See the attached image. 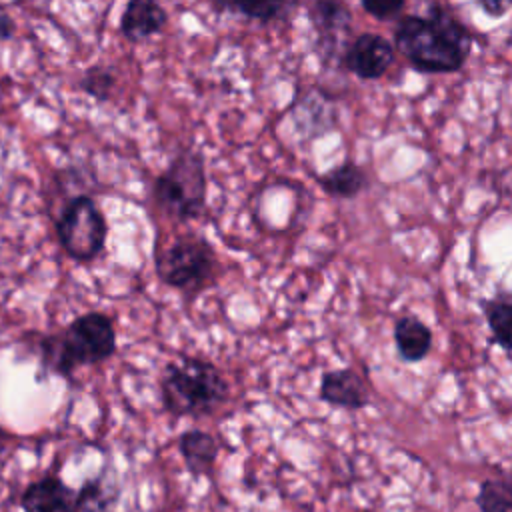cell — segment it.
I'll return each instance as SVG.
<instances>
[{"instance_id":"6da1fadb","label":"cell","mask_w":512,"mask_h":512,"mask_svg":"<svg viewBox=\"0 0 512 512\" xmlns=\"http://www.w3.org/2000/svg\"><path fill=\"white\" fill-rule=\"evenodd\" d=\"M394 44L420 72H456L464 66L472 36L444 6H430L428 16H404L394 30Z\"/></svg>"},{"instance_id":"7a4b0ae2","label":"cell","mask_w":512,"mask_h":512,"mask_svg":"<svg viewBox=\"0 0 512 512\" xmlns=\"http://www.w3.org/2000/svg\"><path fill=\"white\" fill-rule=\"evenodd\" d=\"M116 350L112 320L102 312H88L72 320L64 332L40 342V356L48 370L70 376L78 366L100 364Z\"/></svg>"},{"instance_id":"3957f363","label":"cell","mask_w":512,"mask_h":512,"mask_svg":"<svg viewBox=\"0 0 512 512\" xmlns=\"http://www.w3.org/2000/svg\"><path fill=\"white\" fill-rule=\"evenodd\" d=\"M162 404L172 416H208L228 398V382L202 358L182 356L170 362L160 382Z\"/></svg>"},{"instance_id":"277c9868","label":"cell","mask_w":512,"mask_h":512,"mask_svg":"<svg viewBox=\"0 0 512 512\" xmlns=\"http://www.w3.org/2000/svg\"><path fill=\"white\" fill-rule=\"evenodd\" d=\"M152 194L168 216L178 220L198 218L206 206L204 158L194 150L178 152L154 180Z\"/></svg>"},{"instance_id":"5b68a950","label":"cell","mask_w":512,"mask_h":512,"mask_svg":"<svg viewBox=\"0 0 512 512\" xmlns=\"http://www.w3.org/2000/svg\"><path fill=\"white\" fill-rule=\"evenodd\" d=\"M158 278L182 292L202 290L214 274L216 256L210 244L198 236H178L154 250Z\"/></svg>"},{"instance_id":"8992f818","label":"cell","mask_w":512,"mask_h":512,"mask_svg":"<svg viewBox=\"0 0 512 512\" xmlns=\"http://www.w3.org/2000/svg\"><path fill=\"white\" fill-rule=\"evenodd\" d=\"M56 232L72 260L90 262L102 252L108 226L98 204L90 196L78 194L64 204L56 220Z\"/></svg>"},{"instance_id":"52a82bcc","label":"cell","mask_w":512,"mask_h":512,"mask_svg":"<svg viewBox=\"0 0 512 512\" xmlns=\"http://www.w3.org/2000/svg\"><path fill=\"white\" fill-rule=\"evenodd\" d=\"M394 62V46L380 34H360L344 52L346 68L362 80H376Z\"/></svg>"},{"instance_id":"ba28073f","label":"cell","mask_w":512,"mask_h":512,"mask_svg":"<svg viewBox=\"0 0 512 512\" xmlns=\"http://www.w3.org/2000/svg\"><path fill=\"white\" fill-rule=\"evenodd\" d=\"M320 398L346 410H360L370 404L368 386L352 368L324 372L320 378Z\"/></svg>"},{"instance_id":"9c48e42d","label":"cell","mask_w":512,"mask_h":512,"mask_svg":"<svg viewBox=\"0 0 512 512\" xmlns=\"http://www.w3.org/2000/svg\"><path fill=\"white\" fill-rule=\"evenodd\" d=\"M20 506L24 512H80L76 492L58 476L32 482L20 498Z\"/></svg>"},{"instance_id":"30bf717a","label":"cell","mask_w":512,"mask_h":512,"mask_svg":"<svg viewBox=\"0 0 512 512\" xmlns=\"http://www.w3.org/2000/svg\"><path fill=\"white\" fill-rule=\"evenodd\" d=\"M166 20L168 14L158 0H128L120 16V32L124 38L140 42L158 34Z\"/></svg>"},{"instance_id":"8fae6325","label":"cell","mask_w":512,"mask_h":512,"mask_svg":"<svg viewBox=\"0 0 512 512\" xmlns=\"http://www.w3.org/2000/svg\"><path fill=\"white\" fill-rule=\"evenodd\" d=\"M310 20L318 32V38L330 44L328 54H332V46L352 26V14L340 0H314L310 6Z\"/></svg>"},{"instance_id":"7c38bea8","label":"cell","mask_w":512,"mask_h":512,"mask_svg":"<svg viewBox=\"0 0 512 512\" xmlns=\"http://www.w3.org/2000/svg\"><path fill=\"white\" fill-rule=\"evenodd\" d=\"M394 344L402 360L420 362L432 348V332L416 316H402L394 324Z\"/></svg>"},{"instance_id":"4fadbf2b","label":"cell","mask_w":512,"mask_h":512,"mask_svg":"<svg viewBox=\"0 0 512 512\" xmlns=\"http://www.w3.org/2000/svg\"><path fill=\"white\" fill-rule=\"evenodd\" d=\"M178 448L184 458V464L192 476L208 474L216 456L218 444L214 436L204 430H188L178 438Z\"/></svg>"},{"instance_id":"5bb4252c","label":"cell","mask_w":512,"mask_h":512,"mask_svg":"<svg viewBox=\"0 0 512 512\" xmlns=\"http://www.w3.org/2000/svg\"><path fill=\"white\" fill-rule=\"evenodd\" d=\"M322 190L332 198H354L368 186L366 172L354 162H342L320 176Z\"/></svg>"},{"instance_id":"9a60e30c","label":"cell","mask_w":512,"mask_h":512,"mask_svg":"<svg viewBox=\"0 0 512 512\" xmlns=\"http://www.w3.org/2000/svg\"><path fill=\"white\" fill-rule=\"evenodd\" d=\"M482 308L494 342L512 352V300L498 296L484 302Z\"/></svg>"},{"instance_id":"2e32d148","label":"cell","mask_w":512,"mask_h":512,"mask_svg":"<svg viewBox=\"0 0 512 512\" xmlns=\"http://www.w3.org/2000/svg\"><path fill=\"white\" fill-rule=\"evenodd\" d=\"M76 500L80 512H112L116 492H112V486H108L104 480L94 478L88 480L80 492H76Z\"/></svg>"},{"instance_id":"e0dca14e","label":"cell","mask_w":512,"mask_h":512,"mask_svg":"<svg viewBox=\"0 0 512 512\" xmlns=\"http://www.w3.org/2000/svg\"><path fill=\"white\" fill-rule=\"evenodd\" d=\"M476 504L480 512H512V484L504 480H484Z\"/></svg>"},{"instance_id":"ac0fdd59","label":"cell","mask_w":512,"mask_h":512,"mask_svg":"<svg viewBox=\"0 0 512 512\" xmlns=\"http://www.w3.org/2000/svg\"><path fill=\"white\" fill-rule=\"evenodd\" d=\"M228 2L230 6H234L236 12L260 22H270L280 18L284 10L290 6V0H228Z\"/></svg>"},{"instance_id":"d6986e66","label":"cell","mask_w":512,"mask_h":512,"mask_svg":"<svg viewBox=\"0 0 512 512\" xmlns=\"http://www.w3.org/2000/svg\"><path fill=\"white\" fill-rule=\"evenodd\" d=\"M112 88H114V74L102 66L88 68L80 80V90L100 102L110 98Z\"/></svg>"},{"instance_id":"ffe728a7","label":"cell","mask_w":512,"mask_h":512,"mask_svg":"<svg viewBox=\"0 0 512 512\" xmlns=\"http://www.w3.org/2000/svg\"><path fill=\"white\" fill-rule=\"evenodd\" d=\"M360 2L370 16L378 20H390L404 8L406 0H360Z\"/></svg>"},{"instance_id":"44dd1931","label":"cell","mask_w":512,"mask_h":512,"mask_svg":"<svg viewBox=\"0 0 512 512\" xmlns=\"http://www.w3.org/2000/svg\"><path fill=\"white\" fill-rule=\"evenodd\" d=\"M478 2L482 10L492 18H500L512 8V0H478Z\"/></svg>"},{"instance_id":"7402d4cb","label":"cell","mask_w":512,"mask_h":512,"mask_svg":"<svg viewBox=\"0 0 512 512\" xmlns=\"http://www.w3.org/2000/svg\"><path fill=\"white\" fill-rule=\"evenodd\" d=\"M14 34V22L8 14L0 12V38H10Z\"/></svg>"}]
</instances>
